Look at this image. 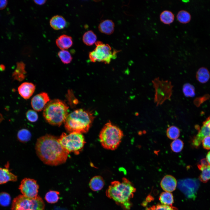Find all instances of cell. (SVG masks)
I'll return each instance as SVG.
<instances>
[{
  "label": "cell",
  "mask_w": 210,
  "mask_h": 210,
  "mask_svg": "<svg viewBox=\"0 0 210 210\" xmlns=\"http://www.w3.org/2000/svg\"><path fill=\"white\" fill-rule=\"evenodd\" d=\"M35 150L38 156L44 164L51 166L64 163L69 154L59 143L58 138L50 134L37 139Z\"/></svg>",
  "instance_id": "cell-1"
},
{
  "label": "cell",
  "mask_w": 210,
  "mask_h": 210,
  "mask_svg": "<svg viewBox=\"0 0 210 210\" xmlns=\"http://www.w3.org/2000/svg\"><path fill=\"white\" fill-rule=\"evenodd\" d=\"M136 190L130 181L123 178L121 182H111L106 191V194L108 197L113 199L124 209L129 210L132 205L130 200L133 197Z\"/></svg>",
  "instance_id": "cell-2"
},
{
  "label": "cell",
  "mask_w": 210,
  "mask_h": 210,
  "mask_svg": "<svg viewBox=\"0 0 210 210\" xmlns=\"http://www.w3.org/2000/svg\"><path fill=\"white\" fill-rule=\"evenodd\" d=\"M94 118L90 111L83 109H77L68 114L64 123V126L70 133H85L91 127Z\"/></svg>",
  "instance_id": "cell-3"
},
{
  "label": "cell",
  "mask_w": 210,
  "mask_h": 210,
  "mask_svg": "<svg viewBox=\"0 0 210 210\" xmlns=\"http://www.w3.org/2000/svg\"><path fill=\"white\" fill-rule=\"evenodd\" d=\"M69 106L58 99L50 101L43 109V115L49 124L60 126L64 123L68 115Z\"/></svg>",
  "instance_id": "cell-4"
},
{
  "label": "cell",
  "mask_w": 210,
  "mask_h": 210,
  "mask_svg": "<svg viewBox=\"0 0 210 210\" xmlns=\"http://www.w3.org/2000/svg\"><path fill=\"white\" fill-rule=\"evenodd\" d=\"M123 136L119 127L109 122L104 125L99 135L100 142L105 149L114 150L119 146Z\"/></svg>",
  "instance_id": "cell-5"
},
{
  "label": "cell",
  "mask_w": 210,
  "mask_h": 210,
  "mask_svg": "<svg viewBox=\"0 0 210 210\" xmlns=\"http://www.w3.org/2000/svg\"><path fill=\"white\" fill-rule=\"evenodd\" d=\"M58 141L69 153L72 152L77 155L82 151L86 143L82 134L76 132L68 134L63 133Z\"/></svg>",
  "instance_id": "cell-6"
},
{
  "label": "cell",
  "mask_w": 210,
  "mask_h": 210,
  "mask_svg": "<svg viewBox=\"0 0 210 210\" xmlns=\"http://www.w3.org/2000/svg\"><path fill=\"white\" fill-rule=\"evenodd\" d=\"M95 43V48L89 53V58L91 62H101L108 64L112 59L116 58L119 50H114L112 51L109 45L100 41H97Z\"/></svg>",
  "instance_id": "cell-7"
},
{
  "label": "cell",
  "mask_w": 210,
  "mask_h": 210,
  "mask_svg": "<svg viewBox=\"0 0 210 210\" xmlns=\"http://www.w3.org/2000/svg\"><path fill=\"white\" fill-rule=\"evenodd\" d=\"M45 205L42 198L38 196L29 198L20 195L13 200L12 210H44Z\"/></svg>",
  "instance_id": "cell-8"
},
{
  "label": "cell",
  "mask_w": 210,
  "mask_h": 210,
  "mask_svg": "<svg viewBox=\"0 0 210 210\" xmlns=\"http://www.w3.org/2000/svg\"><path fill=\"white\" fill-rule=\"evenodd\" d=\"M152 82L155 89L154 102L157 106L161 104L166 100L170 99L173 88L170 81L161 80L158 78Z\"/></svg>",
  "instance_id": "cell-9"
},
{
  "label": "cell",
  "mask_w": 210,
  "mask_h": 210,
  "mask_svg": "<svg viewBox=\"0 0 210 210\" xmlns=\"http://www.w3.org/2000/svg\"><path fill=\"white\" fill-rule=\"evenodd\" d=\"M39 186L36 181L33 179L25 178L21 181L19 187L22 195L29 198L37 197Z\"/></svg>",
  "instance_id": "cell-10"
},
{
  "label": "cell",
  "mask_w": 210,
  "mask_h": 210,
  "mask_svg": "<svg viewBox=\"0 0 210 210\" xmlns=\"http://www.w3.org/2000/svg\"><path fill=\"white\" fill-rule=\"evenodd\" d=\"M198 182L195 179L186 178L179 180L178 187L179 189L188 197H193L197 188Z\"/></svg>",
  "instance_id": "cell-11"
},
{
  "label": "cell",
  "mask_w": 210,
  "mask_h": 210,
  "mask_svg": "<svg viewBox=\"0 0 210 210\" xmlns=\"http://www.w3.org/2000/svg\"><path fill=\"white\" fill-rule=\"evenodd\" d=\"M50 101L48 94L46 92H42L36 94L32 98L31 104L35 111H40L44 109Z\"/></svg>",
  "instance_id": "cell-12"
},
{
  "label": "cell",
  "mask_w": 210,
  "mask_h": 210,
  "mask_svg": "<svg viewBox=\"0 0 210 210\" xmlns=\"http://www.w3.org/2000/svg\"><path fill=\"white\" fill-rule=\"evenodd\" d=\"M36 88L35 85L33 83L24 82L22 83L18 88L19 94L23 98L29 99L34 93Z\"/></svg>",
  "instance_id": "cell-13"
},
{
  "label": "cell",
  "mask_w": 210,
  "mask_h": 210,
  "mask_svg": "<svg viewBox=\"0 0 210 210\" xmlns=\"http://www.w3.org/2000/svg\"><path fill=\"white\" fill-rule=\"evenodd\" d=\"M160 185L165 191L171 192L175 190L177 185V181L174 176L167 175L162 178Z\"/></svg>",
  "instance_id": "cell-14"
},
{
  "label": "cell",
  "mask_w": 210,
  "mask_h": 210,
  "mask_svg": "<svg viewBox=\"0 0 210 210\" xmlns=\"http://www.w3.org/2000/svg\"><path fill=\"white\" fill-rule=\"evenodd\" d=\"M209 136H210V128L203 123L198 134L192 141V145L195 147H198L203 139Z\"/></svg>",
  "instance_id": "cell-15"
},
{
  "label": "cell",
  "mask_w": 210,
  "mask_h": 210,
  "mask_svg": "<svg viewBox=\"0 0 210 210\" xmlns=\"http://www.w3.org/2000/svg\"><path fill=\"white\" fill-rule=\"evenodd\" d=\"M56 43L57 46L61 50H66L72 46L73 42L71 37L62 34L56 39Z\"/></svg>",
  "instance_id": "cell-16"
},
{
  "label": "cell",
  "mask_w": 210,
  "mask_h": 210,
  "mask_svg": "<svg viewBox=\"0 0 210 210\" xmlns=\"http://www.w3.org/2000/svg\"><path fill=\"white\" fill-rule=\"evenodd\" d=\"M50 24L54 30H59L65 27L66 22L63 17L61 15H56L51 18L50 20Z\"/></svg>",
  "instance_id": "cell-17"
},
{
  "label": "cell",
  "mask_w": 210,
  "mask_h": 210,
  "mask_svg": "<svg viewBox=\"0 0 210 210\" xmlns=\"http://www.w3.org/2000/svg\"><path fill=\"white\" fill-rule=\"evenodd\" d=\"M114 27V23L112 20L106 19L100 23L98 26V29L101 33L109 35L113 32Z\"/></svg>",
  "instance_id": "cell-18"
},
{
  "label": "cell",
  "mask_w": 210,
  "mask_h": 210,
  "mask_svg": "<svg viewBox=\"0 0 210 210\" xmlns=\"http://www.w3.org/2000/svg\"><path fill=\"white\" fill-rule=\"evenodd\" d=\"M17 180V176L11 172L7 167L0 168V184L9 181H15Z\"/></svg>",
  "instance_id": "cell-19"
},
{
  "label": "cell",
  "mask_w": 210,
  "mask_h": 210,
  "mask_svg": "<svg viewBox=\"0 0 210 210\" xmlns=\"http://www.w3.org/2000/svg\"><path fill=\"white\" fill-rule=\"evenodd\" d=\"M25 64L22 62L17 63L16 69L12 75L13 79L19 81L23 80L25 77Z\"/></svg>",
  "instance_id": "cell-20"
},
{
  "label": "cell",
  "mask_w": 210,
  "mask_h": 210,
  "mask_svg": "<svg viewBox=\"0 0 210 210\" xmlns=\"http://www.w3.org/2000/svg\"><path fill=\"white\" fill-rule=\"evenodd\" d=\"M104 181L103 178L100 176L93 177L90 180L89 186L93 191H96L101 190L104 185Z\"/></svg>",
  "instance_id": "cell-21"
},
{
  "label": "cell",
  "mask_w": 210,
  "mask_h": 210,
  "mask_svg": "<svg viewBox=\"0 0 210 210\" xmlns=\"http://www.w3.org/2000/svg\"><path fill=\"white\" fill-rule=\"evenodd\" d=\"M160 21L163 23L169 25L174 22V15L171 11L167 10H164L160 13Z\"/></svg>",
  "instance_id": "cell-22"
},
{
  "label": "cell",
  "mask_w": 210,
  "mask_h": 210,
  "mask_svg": "<svg viewBox=\"0 0 210 210\" xmlns=\"http://www.w3.org/2000/svg\"><path fill=\"white\" fill-rule=\"evenodd\" d=\"M198 167L201 172L199 178L202 182L206 183L210 180V165L207 164L204 166L198 164Z\"/></svg>",
  "instance_id": "cell-23"
},
{
  "label": "cell",
  "mask_w": 210,
  "mask_h": 210,
  "mask_svg": "<svg viewBox=\"0 0 210 210\" xmlns=\"http://www.w3.org/2000/svg\"><path fill=\"white\" fill-rule=\"evenodd\" d=\"M97 36L95 33L92 30L86 32L83 35L82 40L85 45L90 46L96 43Z\"/></svg>",
  "instance_id": "cell-24"
},
{
  "label": "cell",
  "mask_w": 210,
  "mask_h": 210,
  "mask_svg": "<svg viewBox=\"0 0 210 210\" xmlns=\"http://www.w3.org/2000/svg\"><path fill=\"white\" fill-rule=\"evenodd\" d=\"M196 76L199 82L202 83H205L209 79L210 74L207 69L202 67L199 69L197 72Z\"/></svg>",
  "instance_id": "cell-25"
},
{
  "label": "cell",
  "mask_w": 210,
  "mask_h": 210,
  "mask_svg": "<svg viewBox=\"0 0 210 210\" xmlns=\"http://www.w3.org/2000/svg\"><path fill=\"white\" fill-rule=\"evenodd\" d=\"M159 200L162 204L167 205H172L174 201L172 194L171 192L165 191L161 194Z\"/></svg>",
  "instance_id": "cell-26"
},
{
  "label": "cell",
  "mask_w": 210,
  "mask_h": 210,
  "mask_svg": "<svg viewBox=\"0 0 210 210\" xmlns=\"http://www.w3.org/2000/svg\"><path fill=\"white\" fill-rule=\"evenodd\" d=\"M32 135L30 132L26 129H22L19 130L17 134L18 140L20 142L24 143L30 140Z\"/></svg>",
  "instance_id": "cell-27"
},
{
  "label": "cell",
  "mask_w": 210,
  "mask_h": 210,
  "mask_svg": "<svg viewBox=\"0 0 210 210\" xmlns=\"http://www.w3.org/2000/svg\"><path fill=\"white\" fill-rule=\"evenodd\" d=\"M177 20L182 24L188 23L191 19V16L190 13L186 10H182L179 11L176 15Z\"/></svg>",
  "instance_id": "cell-28"
},
{
  "label": "cell",
  "mask_w": 210,
  "mask_h": 210,
  "mask_svg": "<svg viewBox=\"0 0 210 210\" xmlns=\"http://www.w3.org/2000/svg\"><path fill=\"white\" fill-rule=\"evenodd\" d=\"M60 193L57 191L50 190L46 194L45 198L50 203L53 204L57 202L59 199Z\"/></svg>",
  "instance_id": "cell-29"
},
{
  "label": "cell",
  "mask_w": 210,
  "mask_h": 210,
  "mask_svg": "<svg viewBox=\"0 0 210 210\" xmlns=\"http://www.w3.org/2000/svg\"><path fill=\"white\" fill-rule=\"evenodd\" d=\"M58 55L62 62L65 64L70 63L73 59L70 52L66 50H60L58 52Z\"/></svg>",
  "instance_id": "cell-30"
},
{
  "label": "cell",
  "mask_w": 210,
  "mask_h": 210,
  "mask_svg": "<svg viewBox=\"0 0 210 210\" xmlns=\"http://www.w3.org/2000/svg\"><path fill=\"white\" fill-rule=\"evenodd\" d=\"M166 134L167 137L169 139H176L179 136L180 131L177 127L172 126L167 129Z\"/></svg>",
  "instance_id": "cell-31"
},
{
  "label": "cell",
  "mask_w": 210,
  "mask_h": 210,
  "mask_svg": "<svg viewBox=\"0 0 210 210\" xmlns=\"http://www.w3.org/2000/svg\"><path fill=\"white\" fill-rule=\"evenodd\" d=\"M184 95L187 97H192L195 95L194 87L189 83L185 84L182 89Z\"/></svg>",
  "instance_id": "cell-32"
},
{
  "label": "cell",
  "mask_w": 210,
  "mask_h": 210,
  "mask_svg": "<svg viewBox=\"0 0 210 210\" xmlns=\"http://www.w3.org/2000/svg\"><path fill=\"white\" fill-rule=\"evenodd\" d=\"M172 151L175 153H179L183 149L184 144L181 140L179 139H176L173 141L170 144Z\"/></svg>",
  "instance_id": "cell-33"
},
{
  "label": "cell",
  "mask_w": 210,
  "mask_h": 210,
  "mask_svg": "<svg viewBox=\"0 0 210 210\" xmlns=\"http://www.w3.org/2000/svg\"><path fill=\"white\" fill-rule=\"evenodd\" d=\"M11 198L8 193L2 192L0 193V205L3 206H7L10 203Z\"/></svg>",
  "instance_id": "cell-34"
},
{
  "label": "cell",
  "mask_w": 210,
  "mask_h": 210,
  "mask_svg": "<svg viewBox=\"0 0 210 210\" xmlns=\"http://www.w3.org/2000/svg\"><path fill=\"white\" fill-rule=\"evenodd\" d=\"M150 210H178L177 208L172 205L158 204L149 208Z\"/></svg>",
  "instance_id": "cell-35"
},
{
  "label": "cell",
  "mask_w": 210,
  "mask_h": 210,
  "mask_svg": "<svg viewBox=\"0 0 210 210\" xmlns=\"http://www.w3.org/2000/svg\"><path fill=\"white\" fill-rule=\"evenodd\" d=\"M26 115L28 120L31 122H35L38 119V116L37 112L33 110H28L27 112Z\"/></svg>",
  "instance_id": "cell-36"
},
{
  "label": "cell",
  "mask_w": 210,
  "mask_h": 210,
  "mask_svg": "<svg viewBox=\"0 0 210 210\" xmlns=\"http://www.w3.org/2000/svg\"><path fill=\"white\" fill-rule=\"evenodd\" d=\"M203 147L207 150L210 149V136L206 137L202 141Z\"/></svg>",
  "instance_id": "cell-37"
},
{
  "label": "cell",
  "mask_w": 210,
  "mask_h": 210,
  "mask_svg": "<svg viewBox=\"0 0 210 210\" xmlns=\"http://www.w3.org/2000/svg\"><path fill=\"white\" fill-rule=\"evenodd\" d=\"M7 4V0H0V10L5 8Z\"/></svg>",
  "instance_id": "cell-38"
},
{
  "label": "cell",
  "mask_w": 210,
  "mask_h": 210,
  "mask_svg": "<svg viewBox=\"0 0 210 210\" xmlns=\"http://www.w3.org/2000/svg\"><path fill=\"white\" fill-rule=\"evenodd\" d=\"M34 2L36 4L38 5H42L45 3L46 1V0H34Z\"/></svg>",
  "instance_id": "cell-39"
},
{
  "label": "cell",
  "mask_w": 210,
  "mask_h": 210,
  "mask_svg": "<svg viewBox=\"0 0 210 210\" xmlns=\"http://www.w3.org/2000/svg\"><path fill=\"white\" fill-rule=\"evenodd\" d=\"M206 160L209 164L210 165V151H209L206 156Z\"/></svg>",
  "instance_id": "cell-40"
},
{
  "label": "cell",
  "mask_w": 210,
  "mask_h": 210,
  "mask_svg": "<svg viewBox=\"0 0 210 210\" xmlns=\"http://www.w3.org/2000/svg\"><path fill=\"white\" fill-rule=\"evenodd\" d=\"M209 127L210 128V118L209 117L203 123Z\"/></svg>",
  "instance_id": "cell-41"
},
{
  "label": "cell",
  "mask_w": 210,
  "mask_h": 210,
  "mask_svg": "<svg viewBox=\"0 0 210 210\" xmlns=\"http://www.w3.org/2000/svg\"><path fill=\"white\" fill-rule=\"evenodd\" d=\"M5 68V66L4 65H0V71H3L4 70Z\"/></svg>",
  "instance_id": "cell-42"
},
{
  "label": "cell",
  "mask_w": 210,
  "mask_h": 210,
  "mask_svg": "<svg viewBox=\"0 0 210 210\" xmlns=\"http://www.w3.org/2000/svg\"><path fill=\"white\" fill-rule=\"evenodd\" d=\"M4 119L2 115L0 113V123H1Z\"/></svg>",
  "instance_id": "cell-43"
},
{
  "label": "cell",
  "mask_w": 210,
  "mask_h": 210,
  "mask_svg": "<svg viewBox=\"0 0 210 210\" xmlns=\"http://www.w3.org/2000/svg\"><path fill=\"white\" fill-rule=\"evenodd\" d=\"M146 210H150V209H149V208H147L146 209Z\"/></svg>",
  "instance_id": "cell-44"
},
{
  "label": "cell",
  "mask_w": 210,
  "mask_h": 210,
  "mask_svg": "<svg viewBox=\"0 0 210 210\" xmlns=\"http://www.w3.org/2000/svg\"><path fill=\"white\" fill-rule=\"evenodd\" d=\"M209 117L210 118V117Z\"/></svg>",
  "instance_id": "cell-45"
}]
</instances>
